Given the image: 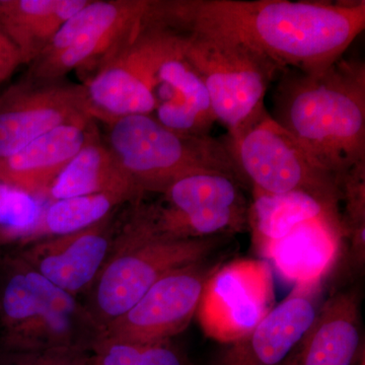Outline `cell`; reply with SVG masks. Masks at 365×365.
Masks as SVG:
<instances>
[{
    "label": "cell",
    "mask_w": 365,
    "mask_h": 365,
    "mask_svg": "<svg viewBox=\"0 0 365 365\" xmlns=\"http://www.w3.org/2000/svg\"><path fill=\"white\" fill-rule=\"evenodd\" d=\"M360 304L357 287L340 290L324 302L284 365H356L365 351Z\"/></svg>",
    "instance_id": "17"
},
{
    "label": "cell",
    "mask_w": 365,
    "mask_h": 365,
    "mask_svg": "<svg viewBox=\"0 0 365 365\" xmlns=\"http://www.w3.org/2000/svg\"><path fill=\"white\" fill-rule=\"evenodd\" d=\"M337 182L340 200L345 201V235L351 242L353 261L361 267L365 260V160L338 177Z\"/></svg>",
    "instance_id": "26"
},
{
    "label": "cell",
    "mask_w": 365,
    "mask_h": 365,
    "mask_svg": "<svg viewBox=\"0 0 365 365\" xmlns=\"http://www.w3.org/2000/svg\"><path fill=\"white\" fill-rule=\"evenodd\" d=\"M177 33L185 58L208 91L215 121L227 133L241 128L265 109L264 98L269 86L283 71L279 66L242 43L216 34Z\"/></svg>",
    "instance_id": "6"
},
{
    "label": "cell",
    "mask_w": 365,
    "mask_h": 365,
    "mask_svg": "<svg viewBox=\"0 0 365 365\" xmlns=\"http://www.w3.org/2000/svg\"><path fill=\"white\" fill-rule=\"evenodd\" d=\"M225 237L178 239L158 232L143 206L118 228L83 304L98 330L124 314L165 274L206 260Z\"/></svg>",
    "instance_id": "3"
},
{
    "label": "cell",
    "mask_w": 365,
    "mask_h": 365,
    "mask_svg": "<svg viewBox=\"0 0 365 365\" xmlns=\"http://www.w3.org/2000/svg\"><path fill=\"white\" fill-rule=\"evenodd\" d=\"M356 365H365V351L362 353Z\"/></svg>",
    "instance_id": "30"
},
{
    "label": "cell",
    "mask_w": 365,
    "mask_h": 365,
    "mask_svg": "<svg viewBox=\"0 0 365 365\" xmlns=\"http://www.w3.org/2000/svg\"><path fill=\"white\" fill-rule=\"evenodd\" d=\"M324 215H340L339 206L306 192L265 194L253 191L248 228L255 252L261 257L271 244L300 223Z\"/></svg>",
    "instance_id": "21"
},
{
    "label": "cell",
    "mask_w": 365,
    "mask_h": 365,
    "mask_svg": "<svg viewBox=\"0 0 365 365\" xmlns=\"http://www.w3.org/2000/svg\"><path fill=\"white\" fill-rule=\"evenodd\" d=\"M235 178L218 172H199L180 178L163 192V206L180 211L209 210L249 206Z\"/></svg>",
    "instance_id": "23"
},
{
    "label": "cell",
    "mask_w": 365,
    "mask_h": 365,
    "mask_svg": "<svg viewBox=\"0 0 365 365\" xmlns=\"http://www.w3.org/2000/svg\"><path fill=\"white\" fill-rule=\"evenodd\" d=\"M0 365H93V357L90 350L83 348L0 350Z\"/></svg>",
    "instance_id": "28"
},
{
    "label": "cell",
    "mask_w": 365,
    "mask_h": 365,
    "mask_svg": "<svg viewBox=\"0 0 365 365\" xmlns=\"http://www.w3.org/2000/svg\"><path fill=\"white\" fill-rule=\"evenodd\" d=\"M345 237L341 215L319 216L274 242L261 259L294 285L324 280L339 259Z\"/></svg>",
    "instance_id": "18"
},
{
    "label": "cell",
    "mask_w": 365,
    "mask_h": 365,
    "mask_svg": "<svg viewBox=\"0 0 365 365\" xmlns=\"http://www.w3.org/2000/svg\"><path fill=\"white\" fill-rule=\"evenodd\" d=\"M90 0H0V33L13 44L21 64L30 66L57 31Z\"/></svg>",
    "instance_id": "19"
},
{
    "label": "cell",
    "mask_w": 365,
    "mask_h": 365,
    "mask_svg": "<svg viewBox=\"0 0 365 365\" xmlns=\"http://www.w3.org/2000/svg\"><path fill=\"white\" fill-rule=\"evenodd\" d=\"M108 148L141 196L163 193L172 182L199 172H218L245 184L223 138L184 135L151 115H129L104 123Z\"/></svg>",
    "instance_id": "5"
},
{
    "label": "cell",
    "mask_w": 365,
    "mask_h": 365,
    "mask_svg": "<svg viewBox=\"0 0 365 365\" xmlns=\"http://www.w3.org/2000/svg\"><path fill=\"white\" fill-rule=\"evenodd\" d=\"M155 98L158 123L184 135H210L216 121L208 91L185 58L179 34L169 28L157 63Z\"/></svg>",
    "instance_id": "15"
},
{
    "label": "cell",
    "mask_w": 365,
    "mask_h": 365,
    "mask_svg": "<svg viewBox=\"0 0 365 365\" xmlns=\"http://www.w3.org/2000/svg\"><path fill=\"white\" fill-rule=\"evenodd\" d=\"M273 119L338 178L365 160V63L341 58L319 74L285 69Z\"/></svg>",
    "instance_id": "2"
},
{
    "label": "cell",
    "mask_w": 365,
    "mask_h": 365,
    "mask_svg": "<svg viewBox=\"0 0 365 365\" xmlns=\"http://www.w3.org/2000/svg\"><path fill=\"white\" fill-rule=\"evenodd\" d=\"M158 232L178 239L227 237L248 228L249 206L180 212L165 206L144 207Z\"/></svg>",
    "instance_id": "24"
},
{
    "label": "cell",
    "mask_w": 365,
    "mask_h": 365,
    "mask_svg": "<svg viewBox=\"0 0 365 365\" xmlns=\"http://www.w3.org/2000/svg\"><path fill=\"white\" fill-rule=\"evenodd\" d=\"M206 261L165 274L130 309L103 327L97 341L153 344L168 342L186 330L215 270Z\"/></svg>",
    "instance_id": "10"
},
{
    "label": "cell",
    "mask_w": 365,
    "mask_h": 365,
    "mask_svg": "<svg viewBox=\"0 0 365 365\" xmlns=\"http://www.w3.org/2000/svg\"><path fill=\"white\" fill-rule=\"evenodd\" d=\"M223 139L242 179L253 191L306 192L339 206L337 178L324 169L266 108Z\"/></svg>",
    "instance_id": "8"
},
{
    "label": "cell",
    "mask_w": 365,
    "mask_h": 365,
    "mask_svg": "<svg viewBox=\"0 0 365 365\" xmlns=\"http://www.w3.org/2000/svg\"><path fill=\"white\" fill-rule=\"evenodd\" d=\"M91 352L95 365H187L170 341L153 344L97 341Z\"/></svg>",
    "instance_id": "27"
},
{
    "label": "cell",
    "mask_w": 365,
    "mask_h": 365,
    "mask_svg": "<svg viewBox=\"0 0 365 365\" xmlns=\"http://www.w3.org/2000/svg\"><path fill=\"white\" fill-rule=\"evenodd\" d=\"M45 203L0 182V254L25 246Z\"/></svg>",
    "instance_id": "25"
},
{
    "label": "cell",
    "mask_w": 365,
    "mask_h": 365,
    "mask_svg": "<svg viewBox=\"0 0 365 365\" xmlns=\"http://www.w3.org/2000/svg\"><path fill=\"white\" fill-rule=\"evenodd\" d=\"M95 120L85 86L24 76L0 95V158L62 125Z\"/></svg>",
    "instance_id": "12"
},
{
    "label": "cell",
    "mask_w": 365,
    "mask_h": 365,
    "mask_svg": "<svg viewBox=\"0 0 365 365\" xmlns=\"http://www.w3.org/2000/svg\"><path fill=\"white\" fill-rule=\"evenodd\" d=\"M127 202L129 201L123 196L112 193L50 201L45 203L26 245L45 237L71 234L93 227L113 215L118 206Z\"/></svg>",
    "instance_id": "22"
},
{
    "label": "cell",
    "mask_w": 365,
    "mask_h": 365,
    "mask_svg": "<svg viewBox=\"0 0 365 365\" xmlns=\"http://www.w3.org/2000/svg\"><path fill=\"white\" fill-rule=\"evenodd\" d=\"M150 18L242 43L282 71L319 74L364 32L365 1L151 0Z\"/></svg>",
    "instance_id": "1"
},
{
    "label": "cell",
    "mask_w": 365,
    "mask_h": 365,
    "mask_svg": "<svg viewBox=\"0 0 365 365\" xmlns=\"http://www.w3.org/2000/svg\"><path fill=\"white\" fill-rule=\"evenodd\" d=\"M150 4L151 0H90L57 31L28 66L25 78L55 81L76 71L86 81L138 35Z\"/></svg>",
    "instance_id": "7"
},
{
    "label": "cell",
    "mask_w": 365,
    "mask_h": 365,
    "mask_svg": "<svg viewBox=\"0 0 365 365\" xmlns=\"http://www.w3.org/2000/svg\"><path fill=\"white\" fill-rule=\"evenodd\" d=\"M275 302L270 264L263 259H237L210 274L195 317L206 337L230 344L251 332Z\"/></svg>",
    "instance_id": "9"
},
{
    "label": "cell",
    "mask_w": 365,
    "mask_h": 365,
    "mask_svg": "<svg viewBox=\"0 0 365 365\" xmlns=\"http://www.w3.org/2000/svg\"><path fill=\"white\" fill-rule=\"evenodd\" d=\"M20 66V56L16 48L0 33V83L11 78Z\"/></svg>",
    "instance_id": "29"
},
{
    "label": "cell",
    "mask_w": 365,
    "mask_h": 365,
    "mask_svg": "<svg viewBox=\"0 0 365 365\" xmlns=\"http://www.w3.org/2000/svg\"><path fill=\"white\" fill-rule=\"evenodd\" d=\"M93 365H95V364H93Z\"/></svg>",
    "instance_id": "31"
},
{
    "label": "cell",
    "mask_w": 365,
    "mask_h": 365,
    "mask_svg": "<svg viewBox=\"0 0 365 365\" xmlns=\"http://www.w3.org/2000/svg\"><path fill=\"white\" fill-rule=\"evenodd\" d=\"M165 30L146 20L138 35L83 81L93 119L103 123L153 115L157 108L155 71Z\"/></svg>",
    "instance_id": "11"
},
{
    "label": "cell",
    "mask_w": 365,
    "mask_h": 365,
    "mask_svg": "<svg viewBox=\"0 0 365 365\" xmlns=\"http://www.w3.org/2000/svg\"><path fill=\"white\" fill-rule=\"evenodd\" d=\"M115 213L71 234L45 237L14 249L36 272L67 294L85 297L109 256L116 235Z\"/></svg>",
    "instance_id": "14"
},
{
    "label": "cell",
    "mask_w": 365,
    "mask_h": 365,
    "mask_svg": "<svg viewBox=\"0 0 365 365\" xmlns=\"http://www.w3.org/2000/svg\"><path fill=\"white\" fill-rule=\"evenodd\" d=\"M100 334L78 297L45 279L16 250L0 254V350H90Z\"/></svg>",
    "instance_id": "4"
},
{
    "label": "cell",
    "mask_w": 365,
    "mask_h": 365,
    "mask_svg": "<svg viewBox=\"0 0 365 365\" xmlns=\"http://www.w3.org/2000/svg\"><path fill=\"white\" fill-rule=\"evenodd\" d=\"M95 121L62 125L0 158V182L45 203L53 182L97 129Z\"/></svg>",
    "instance_id": "16"
},
{
    "label": "cell",
    "mask_w": 365,
    "mask_h": 365,
    "mask_svg": "<svg viewBox=\"0 0 365 365\" xmlns=\"http://www.w3.org/2000/svg\"><path fill=\"white\" fill-rule=\"evenodd\" d=\"M112 193L129 202L141 195L97 129L50 187L45 203L71 197Z\"/></svg>",
    "instance_id": "20"
},
{
    "label": "cell",
    "mask_w": 365,
    "mask_h": 365,
    "mask_svg": "<svg viewBox=\"0 0 365 365\" xmlns=\"http://www.w3.org/2000/svg\"><path fill=\"white\" fill-rule=\"evenodd\" d=\"M323 281L294 289L251 332L216 356L211 365H284L313 325L322 304Z\"/></svg>",
    "instance_id": "13"
}]
</instances>
